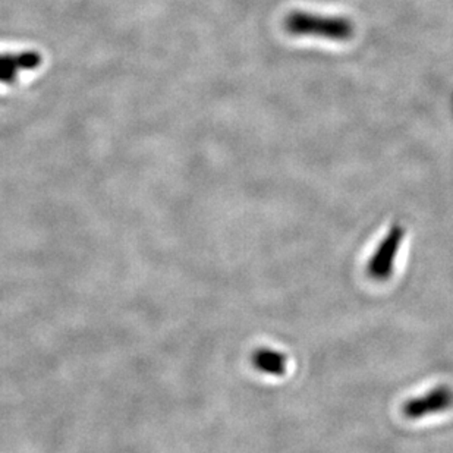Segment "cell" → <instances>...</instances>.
I'll list each match as a JSON object with an SVG mask.
<instances>
[{
	"label": "cell",
	"instance_id": "5",
	"mask_svg": "<svg viewBox=\"0 0 453 453\" xmlns=\"http://www.w3.org/2000/svg\"><path fill=\"white\" fill-rule=\"evenodd\" d=\"M252 365L269 376H283L287 372L288 358L282 352L269 349V348H261L258 351L252 354Z\"/></svg>",
	"mask_w": 453,
	"mask_h": 453
},
{
	"label": "cell",
	"instance_id": "3",
	"mask_svg": "<svg viewBox=\"0 0 453 453\" xmlns=\"http://www.w3.org/2000/svg\"><path fill=\"white\" fill-rule=\"evenodd\" d=\"M453 406V390L448 386H439L428 390L427 394L419 395L403 405L406 418L419 419L428 415L441 414Z\"/></svg>",
	"mask_w": 453,
	"mask_h": 453
},
{
	"label": "cell",
	"instance_id": "1",
	"mask_svg": "<svg viewBox=\"0 0 453 453\" xmlns=\"http://www.w3.org/2000/svg\"><path fill=\"white\" fill-rule=\"evenodd\" d=\"M285 30L296 37H317L332 42H347L355 33L354 22L345 17H332L320 13H288L285 18Z\"/></svg>",
	"mask_w": 453,
	"mask_h": 453
},
{
	"label": "cell",
	"instance_id": "2",
	"mask_svg": "<svg viewBox=\"0 0 453 453\" xmlns=\"http://www.w3.org/2000/svg\"><path fill=\"white\" fill-rule=\"evenodd\" d=\"M405 238V229L403 225H394L388 235L381 240L372 258L368 261L367 272L374 280H388L394 273L395 261Z\"/></svg>",
	"mask_w": 453,
	"mask_h": 453
},
{
	"label": "cell",
	"instance_id": "4",
	"mask_svg": "<svg viewBox=\"0 0 453 453\" xmlns=\"http://www.w3.org/2000/svg\"><path fill=\"white\" fill-rule=\"evenodd\" d=\"M43 64L39 51H21V53H0V82L15 84L18 75L24 71H33Z\"/></svg>",
	"mask_w": 453,
	"mask_h": 453
}]
</instances>
